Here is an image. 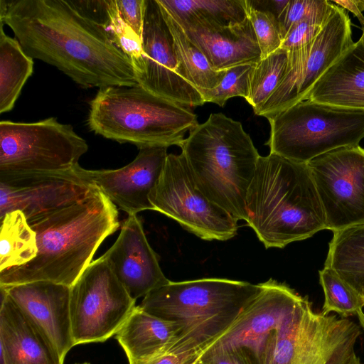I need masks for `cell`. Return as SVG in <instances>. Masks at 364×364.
<instances>
[{
    "label": "cell",
    "instance_id": "44",
    "mask_svg": "<svg viewBox=\"0 0 364 364\" xmlns=\"http://www.w3.org/2000/svg\"><path fill=\"white\" fill-rule=\"evenodd\" d=\"M363 298H364V295H363Z\"/></svg>",
    "mask_w": 364,
    "mask_h": 364
},
{
    "label": "cell",
    "instance_id": "28",
    "mask_svg": "<svg viewBox=\"0 0 364 364\" xmlns=\"http://www.w3.org/2000/svg\"><path fill=\"white\" fill-rule=\"evenodd\" d=\"M1 220L0 272L22 266L37 254L36 235L20 210L8 213Z\"/></svg>",
    "mask_w": 364,
    "mask_h": 364
},
{
    "label": "cell",
    "instance_id": "25",
    "mask_svg": "<svg viewBox=\"0 0 364 364\" xmlns=\"http://www.w3.org/2000/svg\"><path fill=\"white\" fill-rule=\"evenodd\" d=\"M0 21V114L11 110L33 71V59L7 36Z\"/></svg>",
    "mask_w": 364,
    "mask_h": 364
},
{
    "label": "cell",
    "instance_id": "32",
    "mask_svg": "<svg viewBox=\"0 0 364 364\" xmlns=\"http://www.w3.org/2000/svg\"><path fill=\"white\" fill-rule=\"evenodd\" d=\"M253 65L242 64L227 69L218 86L199 91L204 102L223 107L230 98L242 97L246 99L248 95L249 75Z\"/></svg>",
    "mask_w": 364,
    "mask_h": 364
},
{
    "label": "cell",
    "instance_id": "5",
    "mask_svg": "<svg viewBox=\"0 0 364 364\" xmlns=\"http://www.w3.org/2000/svg\"><path fill=\"white\" fill-rule=\"evenodd\" d=\"M259 290V284L221 278L170 281L138 306L180 326L178 339L168 351L210 348Z\"/></svg>",
    "mask_w": 364,
    "mask_h": 364
},
{
    "label": "cell",
    "instance_id": "10",
    "mask_svg": "<svg viewBox=\"0 0 364 364\" xmlns=\"http://www.w3.org/2000/svg\"><path fill=\"white\" fill-rule=\"evenodd\" d=\"M102 255L70 287V319L75 346L104 342L115 335L136 308Z\"/></svg>",
    "mask_w": 364,
    "mask_h": 364
},
{
    "label": "cell",
    "instance_id": "18",
    "mask_svg": "<svg viewBox=\"0 0 364 364\" xmlns=\"http://www.w3.org/2000/svg\"><path fill=\"white\" fill-rule=\"evenodd\" d=\"M103 256L135 301L170 282L163 273L136 215L128 216L117 240Z\"/></svg>",
    "mask_w": 364,
    "mask_h": 364
},
{
    "label": "cell",
    "instance_id": "33",
    "mask_svg": "<svg viewBox=\"0 0 364 364\" xmlns=\"http://www.w3.org/2000/svg\"><path fill=\"white\" fill-rule=\"evenodd\" d=\"M247 16L250 21L261 52L265 58L281 48L282 38L277 18L270 11L254 7L245 0Z\"/></svg>",
    "mask_w": 364,
    "mask_h": 364
},
{
    "label": "cell",
    "instance_id": "29",
    "mask_svg": "<svg viewBox=\"0 0 364 364\" xmlns=\"http://www.w3.org/2000/svg\"><path fill=\"white\" fill-rule=\"evenodd\" d=\"M175 15L197 18L221 25L235 24L247 16L245 0H161Z\"/></svg>",
    "mask_w": 364,
    "mask_h": 364
},
{
    "label": "cell",
    "instance_id": "3",
    "mask_svg": "<svg viewBox=\"0 0 364 364\" xmlns=\"http://www.w3.org/2000/svg\"><path fill=\"white\" fill-rule=\"evenodd\" d=\"M246 223L267 248H283L327 229L307 163L260 156L245 202Z\"/></svg>",
    "mask_w": 364,
    "mask_h": 364
},
{
    "label": "cell",
    "instance_id": "26",
    "mask_svg": "<svg viewBox=\"0 0 364 364\" xmlns=\"http://www.w3.org/2000/svg\"><path fill=\"white\" fill-rule=\"evenodd\" d=\"M156 1L171 33L177 58L189 82L198 92L218 86L227 69L215 70L202 51L186 36L168 10Z\"/></svg>",
    "mask_w": 364,
    "mask_h": 364
},
{
    "label": "cell",
    "instance_id": "12",
    "mask_svg": "<svg viewBox=\"0 0 364 364\" xmlns=\"http://www.w3.org/2000/svg\"><path fill=\"white\" fill-rule=\"evenodd\" d=\"M353 43L348 13L334 4L316 37L304 46L288 51L280 82L255 114L267 119L306 100L318 79Z\"/></svg>",
    "mask_w": 364,
    "mask_h": 364
},
{
    "label": "cell",
    "instance_id": "34",
    "mask_svg": "<svg viewBox=\"0 0 364 364\" xmlns=\"http://www.w3.org/2000/svg\"><path fill=\"white\" fill-rule=\"evenodd\" d=\"M333 6L331 1H328L314 14L293 26L282 40L281 48L287 51L294 50L312 41L321 31Z\"/></svg>",
    "mask_w": 364,
    "mask_h": 364
},
{
    "label": "cell",
    "instance_id": "21",
    "mask_svg": "<svg viewBox=\"0 0 364 364\" xmlns=\"http://www.w3.org/2000/svg\"><path fill=\"white\" fill-rule=\"evenodd\" d=\"M0 364H63L39 326L1 289Z\"/></svg>",
    "mask_w": 364,
    "mask_h": 364
},
{
    "label": "cell",
    "instance_id": "30",
    "mask_svg": "<svg viewBox=\"0 0 364 364\" xmlns=\"http://www.w3.org/2000/svg\"><path fill=\"white\" fill-rule=\"evenodd\" d=\"M288 51L279 48L254 64L248 80V95L245 100L256 114L272 94L284 73Z\"/></svg>",
    "mask_w": 364,
    "mask_h": 364
},
{
    "label": "cell",
    "instance_id": "31",
    "mask_svg": "<svg viewBox=\"0 0 364 364\" xmlns=\"http://www.w3.org/2000/svg\"><path fill=\"white\" fill-rule=\"evenodd\" d=\"M318 273L325 297L321 313L336 312L347 318L363 310V296L335 270L324 267Z\"/></svg>",
    "mask_w": 364,
    "mask_h": 364
},
{
    "label": "cell",
    "instance_id": "14",
    "mask_svg": "<svg viewBox=\"0 0 364 364\" xmlns=\"http://www.w3.org/2000/svg\"><path fill=\"white\" fill-rule=\"evenodd\" d=\"M136 80L148 92L186 107L205 103L181 68L171 33L156 0H145L142 60Z\"/></svg>",
    "mask_w": 364,
    "mask_h": 364
},
{
    "label": "cell",
    "instance_id": "2",
    "mask_svg": "<svg viewBox=\"0 0 364 364\" xmlns=\"http://www.w3.org/2000/svg\"><path fill=\"white\" fill-rule=\"evenodd\" d=\"M28 223L36 232V256L0 272V287L36 281L72 287L102 242L119 227L117 207L97 188L85 198Z\"/></svg>",
    "mask_w": 364,
    "mask_h": 364
},
{
    "label": "cell",
    "instance_id": "8",
    "mask_svg": "<svg viewBox=\"0 0 364 364\" xmlns=\"http://www.w3.org/2000/svg\"><path fill=\"white\" fill-rule=\"evenodd\" d=\"M360 335L355 321L316 313L304 297L268 337L260 364H361L355 350Z\"/></svg>",
    "mask_w": 364,
    "mask_h": 364
},
{
    "label": "cell",
    "instance_id": "15",
    "mask_svg": "<svg viewBox=\"0 0 364 364\" xmlns=\"http://www.w3.org/2000/svg\"><path fill=\"white\" fill-rule=\"evenodd\" d=\"M95 188L73 169L0 173V219L20 210L29 222L85 198Z\"/></svg>",
    "mask_w": 364,
    "mask_h": 364
},
{
    "label": "cell",
    "instance_id": "13",
    "mask_svg": "<svg viewBox=\"0 0 364 364\" xmlns=\"http://www.w3.org/2000/svg\"><path fill=\"white\" fill-rule=\"evenodd\" d=\"M333 232L364 224V149L341 147L307 163Z\"/></svg>",
    "mask_w": 364,
    "mask_h": 364
},
{
    "label": "cell",
    "instance_id": "35",
    "mask_svg": "<svg viewBox=\"0 0 364 364\" xmlns=\"http://www.w3.org/2000/svg\"><path fill=\"white\" fill-rule=\"evenodd\" d=\"M327 2V0H289L277 17L282 40L293 26L314 14Z\"/></svg>",
    "mask_w": 364,
    "mask_h": 364
},
{
    "label": "cell",
    "instance_id": "41",
    "mask_svg": "<svg viewBox=\"0 0 364 364\" xmlns=\"http://www.w3.org/2000/svg\"><path fill=\"white\" fill-rule=\"evenodd\" d=\"M359 40L364 44V28L363 29V33Z\"/></svg>",
    "mask_w": 364,
    "mask_h": 364
},
{
    "label": "cell",
    "instance_id": "4",
    "mask_svg": "<svg viewBox=\"0 0 364 364\" xmlns=\"http://www.w3.org/2000/svg\"><path fill=\"white\" fill-rule=\"evenodd\" d=\"M181 149L201 192L245 221L246 196L260 155L241 122L212 113L189 131Z\"/></svg>",
    "mask_w": 364,
    "mask_h": 364
},
{
    "label": "cell",
    "instance_id": "11",
    "mask_svg": "<svg viewBox=\"0 0 364 364\" xmlns=\"http://www.w3.org/2000/svg\"><path fill=\"white\" fill-rule=\"evenodd\" d=\"M149 200L154 210L203 240L225 241L237 233L238 220L201 192L182 153L168 154Z\"/></svg>",
    "mask_w": 364,
    "mask_h": 364
},
{
    "label": "cell",
    "instance_id": "7",
    "mask_svg": "<svg viewBox=\"0 0 364 364\" xmlns=\"http://www.w3.org/2000/svg\"><path fill=\"white\" fill-rule=\"evenodd\" d=\"M267 119L269 153L297 162L308 163L333 149L358 146L364 139V109H360L307 99Z\"/></svg>",
    "mask_w": 364,
    "mask_h": 364
},
{
    "label": "cell",
    "instance_id": "24",
    "mask_svg": "<svg viewBox=\"0 0 364 364\" xmlns=\"http://www.w3.org/2000/svg\"><path fill=\"white\" fill-rule=\"evenodd\" d=\"M324 267L364 295V224L333 232Z\"/></svg>",
    "mask_w": 364,
    "mask_h": 364
},
{
    "label": "cell",
    "instance_id": "39",
    "mask_svg": "<svg viewBox=\"0 0 364 364\" xmlns=\"http://www.w3.org/2000/svg\"><path fill=\"white\" fill-rule=\"evenodd\" d=\"M333 3L338 5V6L344 9L346 11H348L353 13L355 17L358 19L362 29L364 28V15L363 14V11H364V1L361 0H334L332 1Z\"/></svg>",
    "mask_w": 364,
    "mask_h": 364
},
{
    "label": "cell",
    "instance_id": "37",
    "mask_svg": "<svg viewBox=\"0 0 364 364\" xmlns=\"http://www.w3.org/2000/svg\"><path fill=\"white\" fill-rule=\"evenodd\" d=\"M116 4L122 19L142 39L145 0H116Z\"/></svg>",
    "mask_w": 364,
    "mask_h": 364
},
{
    "label": "cell",
    "instance_id": "36",
    "mask_svg": "<svg viewBox=\"0 0 364 364\" xmlns=\"http://www.w3.org/2000/svg\"><path fill=\"white\" fill-rule=\"evenodd\" d=\"M202 360L207 364H260L258 355L253 350L245 346L206 352Z\"/></svg>",
    "mask_w": 364,
    "mask_h": 364
},
{
    "label": "cell",
    "instance_id": "43",
    "mask_svg": "<svg viewBox=\"0 0 364 364\" xmlns=\"http://www.w3.org/2000/svg\"><path fill=\"white\" fill-rule=\"evenodd\" d=\"M78 364H90L89 363H78Z\"/></svg>",
    "mask_w": 364,
    "mask_h": 364
},
{
    "label": "cell",
    "instance_id": "38",
    "mask_svg": "<svg viewBox=\"0 0 364 364\" xmlns=\"http://www.w3.org/2000/svg\"><path fill=\"white\" fill-rule=\"evenodd\" d=\"M209 349L210 347H201L186 350H172L138 364H196Z\"/></svg>",
    "mask_w": 364,
    "mask_h": 364
},
{
    "label": "cell",
    "instance_id": "1",
    "mask_svg": "<svg viewBox=\"0 0 364 364\" xmlns=\"http://www.w3.org/2000/svg\"><path fill=\"white\" fill-rule=\"evenodd\" d=\"M0 21L28 56L83 88L138 85L130 58L73 1L0 0Z\"/></svg>",
    "mask_w": 364,
    "mask_h": 364
},
{
    "label": "cell",
    "instance_id": "17",
    "mask_svg": "<svg viewBox=\"0 0 364 364\" xmlns=\"http://www.w3.org/2000/svg\"><path fill=\"white\" fill-rule=\"evenodd\" d=\"M167 147L141 149L135 159L114 170H87L77 165L75 173L101 191L116 206L129 215L154 210L149 196L162 174Z\"/></svg>",
    "mask_w": 364,
    "mask_h": 364
},
{
    "label": "cell",
    "instance_id": "23",
    "mask_svg": "<svg viewBox=\"0 0 364 364\" xmlns=\"http://www.w3.org/2000/svg\"><path fill=\"white\" fill-rule=\"evenodd\" d=\"M180 333L177 323L149 314L137 306L115 338L129 363L138 364L168 352Z\"/></svg>",
    "mask_w": 364,
    "mask_h": 364
},
{
    "label": "cell",
    "instance_id": "20",
    "mask_svg": "<svg viewBox=\"0 0 364 364\" xmlns=\"http://www.w3.org/2000/svg\"><path fill=\"white\" fill-rule=\"evenodd\" d=\"M39 326L64 362L75 346L70 319V287L36 281L0 287Z\"/></svg>",
    "mask_w": 364,
    "mask_h": 364
},
{
    "label": "cell",
    "instance_id": "6",
    "mask_svg": "<svg viewBox=\"0 0 364 364\" xmlns=\"http://www.w3.org/2000/svg\"><path fill=\"white\" fill-rule=\"evenodd\" d=\"M199 123L188 107L155 95L139 85L99 89L90 102L87 125L95 134L139 149L181 146Z\"/></svg>",
    "mask_w": 364,
    "mask_h": 364
},
{
    "label": "cell",
    "instance_id": "27",
    "mask_svg": "<svg viewBox=\"0 0 364 364\" xmlns=\"http://www.w3.org/2000/svg\"><path fill=\"white\" fill-rule=\"evenodd\" d=\"M74 3L101 25L114 43L130 58L136 75L142 60V39L122 19L116 0L77 1Z\"/></svg>",
    "mask_w": 364,
    "mask_h": 364
},
{
    "label": "cell",
    "instance_id": "16",
    "mask_svg": "<svg viewBox=\"0 0 364 364\" xmlns=\"http://www.w3.org/2000/svg\"><path fill=\"white\" fill-rule=\"evenodd\" d=\"M259 284L258 292L207 352L245 346L253 350L260 360L268 337L283 324L304 297L273 279Z\"/></svg>",
    "mask_w": 364,
    "mask_h": 364
},
{
    "label": "cell",
    "instance_id": "22",
    "mask_svg": "<svg viewBox=\"0 0 364 364\" xmlns=\"http://www.w3.org/2000/svg\"><path fill=\"white\" fill-rule=\"evenodd\" d=\"M364 109V44L358 40L315 83L306 100Z\"/></svg>",
    "mask_w": 364,
    "mask_h": 364
},
{
    "label": "cell",
    "instance_id": "40",
    "mask_svg": "<svg viewBox=\"0 0 364 364\" xmlns=\"http://www.w3.org/2000/svg\"><path fill=\"white\" fill-rule=\"evenodd\" d=\"M357 316L358 317V320H359V322L360 323V326L364 329V312H363V310L360 311L358 313Z\"/></svg>",
    "mask_w": 364,
    "mask_h": 364
},
{
    "label": "cell",
    "instance_id": "42",
    "mask_svg": "<svg viewBox=\"0 0 364 364\" xmlns=\"http://www.w3.org/2000/svg\"><path fill=\"white\" fill-rule=\"evenodd\" d=\"M196 364H207L204 360H201L198 361Z\"/></svg>",
    "mask_w": 364,
    "mask_h": 364
},
{
    "label": "cell",
    "instance_id": "9",
    "mask_svg": "<svg viewBox=\"0 0 364 364\" xmlns=\"http://www.w3.org/2000/svg\"><path fill=\"white\" fill-rule=\"evenodd\" d=\"M87 150L73 126L55 117L0 122V173L71 171Z\"/></svg>",
    "mask_w": 364,
    "mask_h": 364
},
{
    "label": "cell",
    "instance_id": "19",
    "mask_svg": "<svg viewBox=\"0 0 364 364\" xmlns=\"http://www.w3.org/2000/svg\"><path fill=\"white\" fill-rule=\"evenodd\" d=\"M163 5L215 70L242 64H255L261 59V52L248 17L238 23L221 25L202 18L177 16Z\"/></svg>",
    "mask_w": 364,
    "mask_h": 364
}]
</instances>
